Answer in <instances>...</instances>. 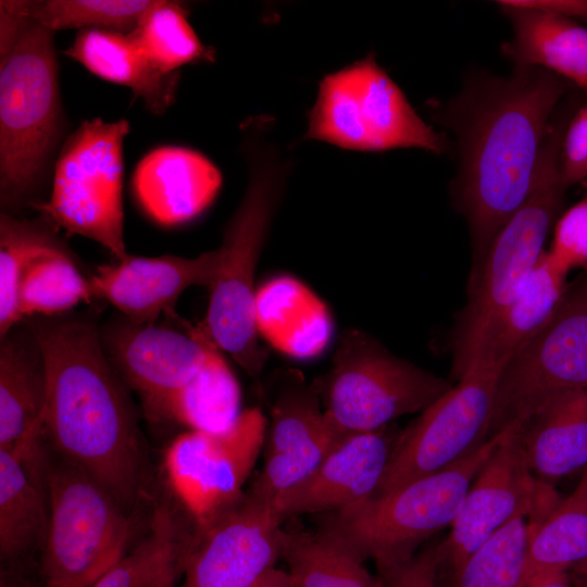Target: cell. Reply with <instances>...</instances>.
<instances>
[{
	"mask_svg": "<svg viewBox=\"0 0 587 587\" xmlns=\"http://www.w3.org/2000/svg\"><path fill=\"white\" fill-rule=\"evenodd\" d=\"M571 86L536 66H514L507 77L476 73L433 110L457 139L451 195L469 226L473 266L528 197L552 117Z\"/></svg>",
	"mask_w": 587,
	"mask_h": 587,
	"instance_id": "6da1fadb",
	"label": "cell"
},
{
	"mask_svg": "<svg viewBox=\"0 0 587 587\" xmlns=\"http://www.w3.org/2000/svg\"><path fill=\"white\" fill-rule=\"evenodd\" d=\"M32 320L47 372L45 434L59 458L97 479L125 511L136 503L145 453L134 410L91 319Z\"/></svg>",
	"mask_w": 587,
	"mask_h": 587,
	"instance_id": "7a4b0ae2",
	"label": "cell"
},
{
	"mask_svg": "<svg viewBox=\"0 0 587 587\" xmlns=\"http://www.w3.org/2000/svg\"><path fill=\"white\" fill-rule=\"evenodd\" d=\"M53 34L0 10V198L9 210L30 203L61 135Z\"/></svg>",
	"mask_w": 587,
	"mask_h": 587,
	"instance_id": "3957f363",
	"label": "cell"
},
{
	"mask_svg": "<svg viewBox=\"0 0 587 587\" xmlns=\"http://www.w3.org/2000/svg\"><path fill=\"white\" fill-rule=\"evenodd\" d=\"M570 112H555L545 138L530 192L473 266L467 301L451 333L452 373L459 379L484 332L519 296L546 251L565 192L560 149Z\"/></svg>",
	"mask_w": 587,
	"mask_h": 587,
	"instance_id": "277c9868",
	"label": "cell"
},
{
	"mask_svg": "<svg viewBox=\"0 0 587 587\" xmlns=\"http://www.w3.org/2000/svg\"><path fill=\"white\" fill-rule=\"evenodd\" d=\"M504 434L487 439L448 467L330 513L322 530L363 560H374L386 578L409 562L425 539L451 526L471 484Z\"/></svg>",
	"mask_w": 587,
	"mask_h": 587,
	"instance_id": "5b68a950",
	"label": "cell"
},
{
	"mask_svg": "<svg viewBox=\"0 0 587 587\" xmlns=\"http://www.w3.org/2000/svg\"><path fill=\"white\" fill-rule=\"evenodd\" d=\"M452 387L358 329L345 332L328 372L313 387L339 440L422 412Z\"/></svg>",
	"mask_w": 587,
	"mask_h": 587,
	"instance_id": "8992f818",
	"label": "cell"
},
{
	"mask_svg": "<svg viewBox=\"0 0 587 587\" xmlns=\"http://www.w3.org/2000/svg\"><path fill=\"white\" fill-rule=\"evenodd\" d=\"M305 135L358 151L420 148L441 154L449 150L446 136L416 114L373 57L321 82Z\"/></svg>",
	"mask_w": 587,
	"mask_h": 587,
	"instance_id": "52a82bcc",
	"label": "cell"
},
{
	"mask_svg": "<svg viewBox=\"0 0 587 587\" xmlns=\"http://www.w3.org/2000/svg\"><path fill=\"white\" fill-rule=\"evenodd\" d=\"M254 163L247 191L218 248V268L201 322L217 347L253 378L260 376L266 361L254 321V275L282 187L278 171L265 162Z\"/></svg>",
	"mask_w": 587,
	"mask_h": 587,
	"instance_id": "ba28073f",
	"label": "cell"
},
{
	"mask_svg": "<svg viewBox=\"0 0 587 587\" xmlns=\"http://www.w3.org/2000/svg\"><path fill=\"white\" fill-rule=\"evenodd\" d=\"M122 118L84 121L64 142L55 162L49 199L37 208L49 222L107 248L117 260L124 242Z\"/></svg>",
	"mask_w": 587,
	"mask_h": 587,
	"instance_id": "9c48e42d",
	"label": "cell"
},
{
	"mask_svg": "<svg viewBox=\"0 0 587 587\" xmlns=\"http://www.w3.org/2000/svg\"><path fill=\"white\" fill-rule=\"evenodd\" d=\"M587 389V275L567 285L548 323L503 366L488 439L561 394Z\"/></svg>",
	"mask_w": 587,
	"mask_h": 587,
	"instance_id": "30bf717a",
	"label": "cell"
},
{
	"mask_svg": "<svg viewBox=\"0 0 587 587\" xmlns=\"http://www.w3.org/2000/svg\"><path fill=\"white\" fill-rule=\"evenodd\" d=\"M49 527L41 554L47 584L79 577L125 553L130 522L97 479L59 458L46 465Z\"/></svg>",
	"mask_w": 587,
	"mask_h": 587,
	"instance_id": "8fae6325",
	"label": "cell"
},
{
	"mask_svg": "<svg viewBox=\"0 0 587 587\" xmlns=\"http://www.w3.org/2000/svg\"><path fill=\"white\" fill-rule=\"evenodd\" d=\"M267 421L260 408L243 410L221 432L188 430L164 454L170 487L197 532L211 527L243 499L242 486L263 449Z\"/></svg>",
	"mask_w": 587,
	"mask_h": 587,
	"instance_id": "7c38bea8",
	"label": "cell"
},
{
	"mask_svg": "<svg viewBox=\"0 0 587 587\" xmlns=\"http://www.w3.org/2000/svg\"><path fill=\"white\" fill-rule=\"evenodd\" d=\"M505 364L473 363L432 405L421 412L397 446L374 496L448 467L489 436L499 375Z\"/></svg>",
	"mask_w": 587,
	"mask_h": 587,
	"instance_id": "4fadbf2b",
	"label": "cell"
},
{
	"mask_svg": "<svg viewBox=\"0 0 587 587\" xmlns=\"http://www.w3.org/2000/svg\"><path fill=\"white\" fill-rule=\"evenodd\" d=\"M560 500L529 470L516 426L507 428L471 484L448 537L437 546L439 565L454 572L500 527L521 515L541 521Z\"/></svg>",
	"mask_w": 587,
	"mask_h": 587,
	"instance_id": "5bb4252c",
	"label": "cell"
},
{
	"mask_svg": "<svg viewBox=\"0 0 587 587\" xmlns=\"http://www.w3.org/2000/svg\"><path fill=\"white\" fill-rule=\"evenodd\" d=\"M264 441V462L249 494L274 505L321 464L340 441L320 398L296 370L279 371Z\"/></svg>",
	"mask_w": 587,
	"mask_h": 587,
	"instance_id": "9a60e30c",
	"label": "cell"
},
{
	"mask_svg": "<svg viewBox=\"0 0 587 587\" xmlns=\"http://www.w3.org/2000/svg\"><path fill=\"white\" fill-rule=\"evenodd\" d=\"M283 520L249 492L182 555L180 587H252L280 558Z\"/></svg>",
	"mask_w": 587,
	"mask_h": 587,
	"instance_id": "2e32d148",
	"label": "cell"
},
{
	"mask_svg": "<svg viewBox=\"0 0 587 587\" xmlns=\"http://www.w3.org/2000/svg\"><path fill=\"white\" fill-rule=\"evenodd\" d=\"M210 336L201 323L184 330L125 317L101 337L108 358L141 396L151 415L203 365Z\"/></svg>",
	"mask_w": 587,
	"mask_h": 587,
	"instance_id": "e0dca14e",
	"label": "cell"
},
{
	"mask_svg": "<svg viewBox=\"0 0 587 587\" xmlns=\"http://www.w3.org/2000/svg\"><path fill=\"white\" fill-rule=\"evenodd\" d=\"M401 430L388 425L341 439L302 483L273 508L291 516L338 512L373 497L386 473Z\"/></svg>",
	"mask_w": 587,
	"mask_h": 587,
	"instance_id": "ac0fdd59",
	"label": "cell"
},
{
	"mask_svg": "<svg viewBox=\"0 0 587 587\" xmlns=\"http://www.w3.org/2000/svg\"><path fill=\"white\" fill-rule=\"evenodd\" d=\"M220 257V249L193 258L127 254L97 267L89 279L91 294L109 301L128 320L154 323L160 314L174 313L179 296L187 288L211 287Z\"/></svg>",
	"mask_w": 587,
	"mask_h": 587,
	"instance_id": "d6986e66",
	"label": "cell"
},
{
	"mask_svg": "<svg viewBox=\"0 0 587 587\" xmlns=\"http://www.w3.org/2000/svg\"><path fill=\"white\" fill-rule=\"evenodd\" d=\"M222 185L218 168L198 151L163 146L137 164L133 187L146 214L162 226L189 222L207 210Z\"/></svg>",
	"mask_w": 587,
	"mask_h": 587,
	"instance_id": "ffe728a7",
	"label": "cell"
},
{
	"mask_svg": "<svg viewBox=\"0 0 587 587\" xmlns=\"http://www.w3.org/2000/svg\"><path fill=\"white\" fill-rule=\"evenodd\" d=\"M47 372L28 325L14 326L0 346V449L27 459L45 434Z\"/></svg>",
	"mask_w": 587,
	"mask_h": 587,
	"instance_id": "44dd1931",
	"label": "cell"
},
{
	"mask_svg": "<svg viewBox=\"0 0 587 587\" xmlns=\"http://www.w3.org/2000/svg\"><path fill=\"white\" fill-rule=\"evenodd\" d=\"M496 5L512 25V38L501 52L514 66L550 71L587 96L586 27L522 0L496 1Z\"/></svg>",
	"mask_w": 587,
	"mask_h": 587,
	"instance_id": "7402d4cb",
	"label": "cell"
},
{
	"mask_svg": "<svg viewBox=\"0 0 587 587\" xmlns=\"http://www.w3.org/2000/svg\"><path fill=\"white\" fill-rule=\"evenodd\" d=\"M254 321L258 334L272 347L297 359L320 354L332 335L324 302L290 276L275 277L257 289Z\"/></svg>",
	"mask_w": 587,
	"mask_h": 587,
	"instance_id": "603a6c76",
	"label": "cell"
},
{
	"mask_svg": "<svg viewBox=\"0 0 587 587\" xmlns=\"http://www.w3.org/2000/svg\"><path fill=\"white\" fill-rule=\"evenodd\" d=\"M526 462L540 480L587 467V389L548 400L516 425Z\"/></svg>",
	"mask_w": 587,
	"mask_h": 587,
	"instance_id": "cb8c5ba5",
	"label": "cell"
},
{
	"mask_svg": "<svg viewBox=\"0 0 587 587\" xmlns=\"http://www.w3.org/2000/svg\"><path fill=\"white\" fill-rule=\"evenodd\" d=\"M64 53L92 74L130 88L153 114H163L175 101L178 73L159 70L126 34L83 29Z\"/></svg>",
	"mask_w": 587,
	"mask_h": 587,
	"instance_id": "d4e9b609",
	"label": "cell"
},
{
	"mask_svg": "<svg viewBox=\"0 0 587 587\" xmlns=\"http://www.w3.org/2000/svg\"><path fill=\"white\" fill-rule=\"evenodd\" d=\"M567 273L546 250L519 296L478 339L466 370L478 362L505 364L526 345L559 307Z\"/></svg>",
	"mask_w": 587,
	"mask_h": 587,
	"instance_id": "484cf974",
	"label": "cell"
},
{
	"mask_svg": "<svg viewBox=\"0 0 587 587\" xmlns=\"http://www.w3.org/2000/svg\"><path fill=\"white\" fill-rule=\"evenodd\" d=\"M240 404L237 378L210 338L201 369L165 399L155 416L173 420L189 430L221 432L238 419Z\"/></svg>",
	"mask_w": 587,
	"mask_h": 587,
	"instance_id": "4316f807",
	"label": "cell"
},
{
	"mask_svg": "<svg viewBox=\"0 0 587 587\" xmlns=\"http://www.w3.org/2000/svg\"><path fill=\"white\" fill-rule=\"evenodd\" d=\"M49 527L46 485L12 452L0 449V554L14 561L45 547Z\"/></svg>",
	"mask_w": 587,
	"mask_h": 587,
	"instance_id": "83f0119b",
	"label": "cell"
},
{
	"mask_svg": "<svg viewBox=\"0 0 587 587\" xmlns=\"http://www.w3.org/2000/svg\"><path fill=\"white\" fill-rule=\"evenodd\" d=\"M280 558L294 587H383L357 552L324 530L282 529Z\"/></svg>",
	"mask_w": 587,
	"mask_h": 587,
	"instance_id": "f1b7e54d",
	"label": "cell"
},
{
	"mask_svg": "<svg viewBox=\"0 0 587 587\" xmlns=\"http://www.w3.org/2000/svg\"><path fill=\"white\" fill-rule=\"evenodd\" d=\"M528 563L530 578L587 563V467L575 489L536 523Z\"/></svg>",
	"mask_w": 587,
	"mask_h": 587,
	"instance_id": "f546056e",
	"label": "cell"
},
{
	"mask_svg": "<svg viewBox=\"0 0 587 587\" xmlns=\"http://www.w3.org/2000/svg\"><path fill=\"white\" fill-rule=\"evenodd\" d=\"M537 522L521 515L491 534L453 572L455 587H527L529 542Z\"/></svg>",
	"mask_w": 587,
	"mask_h": 587,
	"instance_id": "4dcf8cb0",
	"label": "cell"
},
{
	"mask_svg": "<svg viewBox=\"0 0 587 587\" xmlns=\"http://www.w3.org/2000/svg\"><path fill=\"white\" fill-rule=\"evenodd\" d=\"M159 0L1 1L0 10L34 20L52 32L77 28L133 32Z\"/></svg>",
	"mask_w": 587,
	"mask_h": 587,
	"instance_id": "1f68e13d",
	"label": "cell"
},
{
	"mask_svg": "<svg viewBox=\"0 0 587 587\" xmlns=\"http://www.w3.org/2000/svg\"><path fill=\"white\" fill-rule=\"evenodd\" d=\"M92 297L89 280L65 247L42 253L26 266L18 287V310L25 317H50Z\"/></svg>",
	"mask_w": 587,
	"mask_h": 587,
	"instance_id": "d6a6232c",
	"label": "cell"
},
{
	"mask_svg": "<svg viewBox=\"0 0 587 587\" xmlns=\"http://www.w3.org/2000/svg\"><path fill=\"white\" fill-rule=\"evenodd\" d=\"M64 247L47 224L0 217V335L4 337L21 321L18 287L28 263L38 255Z\"/></svg>",
	"mask_w": 587,
	"mask_h": 587,
	"instance_id": "836d02e7",
	"label": "cell"
},
{
	"mask_svg": "<svg viewBox=\"0 0 587 587\" xmlns=\"http://www.w3.org/2000/svg\"><path fill=\"white\" fill-rule=\"evenodd\" d=\"M134 45L165 73L210 58L187 21V11L174 1L159 0L136 28L127 34Z\"/></svg>",
	"mask_w": 587,
	"mask_h": 587,
	"instance_id": "e575fe53",
	"label": "cell"
},
{
	"mask_svg": "<svg viewBox=\"0 0 587 587\" xmlns=\"http://www.w3.org/2000/svg\"><path fill=\"white\" fill-rule=\"evenodd\" d=\"M189 540L180 542L168 511L157 509L150 534L129 553H124L91 587H150L168 561L186 550Z\"/></svg>",
	"mask_w": 587,
	"mask_h": 587,
	"instance_id": "d590c367",
	"label": "cell"
},
{
	"mask_svg": "<svg viewBox=\"0 0 587 587\" xmlns=\"http://www.w3.org/2000/svg\"><path fill=\"white\" fill-rule=\"evenodd\" d=\"M548 253L565 271L587 268V193L561 213Z\"/></svg>",
	"mask_w": 587,
	"mask_h": 587,
	"instance_id": "8d00e7d4",
	"label": "cell"
},
{
	"mask_svg": "<svg viewBox=\"0 0 587 587\" xmlns=\"http://www.w3.org/2000/svg\"><path fill=\"white\" fill-rule=\"evenodd\" d=\"M560 168L567 188L587 178V102L572 113L565 126Z\"/></svg>",
	"mask_w": 587,
	"mask_h": 587,
	"instance_id": "74e56055",
	"label": "cell"
},
{
	"mask_svg": "<svg viewBox=\"0 0 587 587\" xmlns=\"http://www.w3.org/2000/svg\"><path fill=\"white\" fill-rule=\"evenodd\" d=\"M439 566L437 547H432L415 554L384 579L389 587H436Z\"/></svg>",
	"mask_w": 587,
	"mask_h": 587,
	"instance_id": "f35d334b",
	"label": "cell"
},
{
	"mask_svg": "<svg viewBox=\"0 0 587 587\" xmlns=\"http://www.w3.org/2000/svg\"><path fill=\"white\" fill-rule=\"evenodd\" d=\"M538 8L575 22H587V0H522Z\"/></svg>",
	"mask_w": 587,
	"mask_h": 587,
	"instance_id": "ab89813d",
	"label": "cell"
},
{
	"mask_svg": "<svg viewBox=\"0 0 587 587\" xmlns=\"http://www.w3.org/2000/svg\"><path fill=\"white\" fill-rule=\"evenodd\" d=\"M124 554V553H123ZM123 554L114 555L107 561L102 562L100 565L95 567L92 571L65 582H60L55 584H47L46 587H91L93 583L111 566L113 565Z\"/></svg>",
	"mask_w": 587,
	"mask_h": 587,
	"instance_id": "60d3db41",
	"label": "cell"
},
{
	"mask_svg": "<svg viewBox=\"0 0 587 587\" xmlns=\"http://www.w3.org/2000/svg\"><path fill=\"white\" fill-rule=\"evenodd\" d=\"M527 587H570L565 571H548L535 574Z\"/></svg>",
	"mask_w": 587,
	"mask_h": 587,
	"instance_id": "b9f144b4",
	"label": "cell"
},
{
	"mask_svg": "<svg viewBox=\"0 0 587 587\" xmlns=\"http://www.w3.org/2000/svg\"><path fill=\"white\" fill-rule=\"evenodd\" d=\"M182 555L183 553L168 561L150 587H177V576L182 573Z\"/></svg>",
	"mask_w": 587,
	"mask_h": 587,
	"instance_id": "7bdbcfd3",
	"label": "cell"
},
{
	"mask_svg": "<svg viewBox=\"0 0 587 587\" xmlns=\"http://www.w3.org/2000/svg\"><path fill=\"white\" fill-rule=\"evenodd\" d=\"M252 587H294V584L287 571L273 567Z\"/></svg>",
	"mask_w": 587,
	"mask_h": 587,
	"instance_id": "ee69618b",
	"label": "cell"
}]
</instances>
